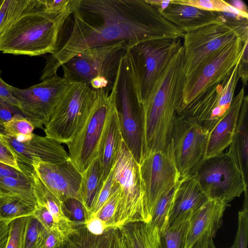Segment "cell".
Wrapping results in <instances>:
<instances>
[{"instance_id":"obj_1","label":"cell","mask_w":248,"mask_h":248,"mask_svg":"<svg viewBox=\"0 0 248 248\" xmlns=\"http://www.w3.org/2000/svg\"><path fill=\"white\" fill-rule=\"evenodd\" d=\"M72 15L69 35L47 57L42 80L91 47L125 41L129 48L148 41L179 39L185 34L145 0H77Z\"/></svg>"},{"instance_id":"obj_2","label":"cell","mask_w":248,"mask_h":248,"mask_svg":"<svg viewBox=\"0 0 248 248\" xmlns=\"http://www.w3.org/2000/svg\"><path fill=\"white\" fill-rule=\"evenodd\" d=\"M182 45L173 54L148 98L143 110L144 156L164 150L171 139L185 80Z\"/></svg>"},{"instance_id":"obj_3","label":"cell","mask_w":248,"mask_h":248,"mask_svg":"<svg viewBox=\"0 0 248 248\" xmlns=\"http://www.w3.org/2000/svg\"><path fill=\"white\" fill-rule=\"evenodd\" d=\"M77 0L67 9L48 13L31 8L0 34V51L39 56L56 51L62 29L74 11Z\"/></svg>"},{"instance_id":"obj_4","label":"cell","mask_w":248,"mask_h":248,"mask_svg":"<svg viewBox=\"0 0 248 248\" xmlns=\"http://www.w3.org/2000/svg\"><path fill=\"white\" fill-rule=\"evenodd\" d=\"M112 90L122 139L140 165L144 156L143 110L127 53L120 61Z\"/></svg>"},{"instance_id":"obj_5","label":"cell","mask_w":248,"mask_h":248,"mask_svg":"<svg viewBox=\"0 0 248 248\" xmlns=\"http://www.w3.org/2000/svg\"><path fill=\"white\" fill-rule=\"evenodd\" d=\"M113 179L118 184L120 190L114 227L121 228L138 221L148 222L139 165L123 139L113 168Z\"/></svg>"},{"instance_id":"obj_6","label":"cell","mask_w":248,"mask_h":248,"mask_svg":"<svg viewBox=\"0 0 248 248\" xmlns=\"http://www.w3.org/2000/svg\"><path fill=\"white\" fill-rule=\"evenodd\" d=\"M128 49L126 42L120 41L85 49L62 65V78L69 84L89 87L92 80L102 77L113 87L120 61Z\"/></svg>"},{"instance_id":"obj_7","label":"cell","mask_w":248,"mask_h":248,"mask_svg":"<svg viewBox=\"0 0 248 248\" xmlns=\"http://www.w3.org/2000/svg\"><path fill=\"white\" fill-rule=\"evenodd\" d=\"M96 91L83 83L70 84L45 125L46 136L69 145L84 124Z\"/></svg>"},{"instance_id":"obj_8","label":"cell","mask_w":248,"mask_h":248,"mask_svg":"<svg viewBox=\"0 0 248 248\" xmlns=\"http://www.w3.org/2000/svg\"><path fill=\"white\" fill-rule=\"evenodd\" d=\"M181 46L180 38L161 39L143 42L128 49L141 104L148 98L171 57Z\"/></svg>"},{"instance_id":"obj_9","label":"cell","mask_w":248,"mask_h":248,"mask_svg":"<svg viewBox=\"0 0 248 248\" xmlns=\"http://www.w3.org/2000/svg\"><path fill=\"white\" fill-rule=\"evenodd\" d=\"M114 104L112 89L97 90L84 124L67 145L69 157L81 173L98 156L100 142Z\"/></svg>"},{"instance_id":"obj_10","label":"cell","mask_w":248,"mask_h":248,"mask_svg":"<svg viewBox=\"0 0 248 248\" xmlns=\"http://www.w3.org/2000/svg\"><path fill=\"white\" fill-rule=\"evenodd\" d=\"M193 176L209 200L227 204L248 190V183L228 152L205 158Z\"/></svg>"},{"instance_id":"obj_11","label":"cell","mask_w":248,"mask_h":248,"mask_svg":"<svg viewBox=\"0 0 248 248\" xmlns=\"http://www.w3.org/2000/svg\"><path fill=\"white\" fill-rule=\"evenodd\" d=\"M243 44L239 38L222 47L186 77L182 102L178 108L187 105L207 89L228 78L240 59Z\"/></svg>"},{"instance_id":"obj_12","label":"cell","mask_w":248,"mask_h":248,"mask_svg":"<svg viewBox=\"0 0 248 248\" xmlns=\"http://www.w3.org/2000/svg\"><path fill=\"white\" fill-rule=\"evenodd\" d=\"M209 134L194 119L182 115L175 116L171 140L180 179L193 176L205 159Z\"/></svg>"},{"instance_id":"obj_13","label":"cell","mask_w":248,"mask_h":248,"mask_svg":"<svg viewBox=\"0 0 248 248\" xmlns=\"http://www.w3.org/2000/svg\"><path fill=\"white\" fill-rule=\"evenodd\" d=\"M148 222L161 195L180 179L174 156L172 141L163 150L146 155L139 165Z\"/></svg>"},{"instance_id":"obj_14","label":"cell","mask_w":248,"mask_h":248,"mask_svg":"<svg viewBox=\"0 0 248 248\" xmlns=\"http://www.w3.org/2000/svg\"><path fill=\"white\" fill-rule=\"evenodd\" d=\"M69 84L56 74L27 89L13 87L12 93L25 117L34 128L42 129Z\"/></svg>"},{"instance_id":"obj_15","label":"cell","mask_w":248,"mask_h":248,"mask_svg":"<svg viewBox=\"0 0 248 248\" xmlns=\"http://www.w3.org/2000/svg\"><path fill=\"white\" fill-rule=\"evenodd\" d=\"M183 38L186 77L211 55L239 37L232 28L218 22L185 33Z\"/></svg>"},{"instance_id":"obj_16","label":"cell","mask_w":248,"mask_h":248,"mask_svg":"<svg viewBox=\"0 0 248 248\" xmlns=\"http://www.w3.org/2000/svg\"><path fill=\"white\" fill-rule=\"evenodd\" d=\"M31 167L40 180L62 202L69 198L81 202V173L70 158L61 164H54L33 158Z\"/></svg>"},{"instance_id":"obj_17","label":"cell","mask_w":248,"mask_h":248,"mask_svg":"<svg viewBox=\"0 0 248 248\" xmlns=\"http://www.w3.org/2000/svg\"><path fill=\"white\" fill-rule=\"evenodd\" d=\"M2 135L20 164L32 168L33 158L54 164H61L70 158L61 143L46 136L33 133L30 139L19 141L13 137Z\"/></svg>"},{"instance_id":"obj_18","label":"cell","mask_w":248,"mask_h":248,"mask_svg":"<svg viewBox=\"0 0 248 248\" xmlns=\"http://www.w3.org/2000/svg\"><path fill=\"white\" fill-rule=\"evenodd\" d=\"M209 200L194 176L181 179L169 212L168 226L189 221Z\"/></svg>"},{"instance_id":"obj_19","label":"cell","mask_w":248,"mask_h":248,"mask_svg":"<svg viewBox=\"0 0 248 248\" xmlns=\"http://www.w3.org/2000/svg\"><path fill=\"white\" fill-rule=\"evenodd\" d=\"M244 96L243 86L229 109L210 131L205 158L222 154L231 143Z\"/></svg>"},{"instance_id":"obj_20","label":"cell","mask_w":248,"mask_h":248,"mask_svg":"<svg viewBox=\"0 0 248 248\" xmlns=\"http://www.w3.org/2000/svg\"><path fill=\"white\" fill-rule=\"evenodd\" d=\"M229 204L217 200H209L190 218L186 248H191L206 231L213 238L220 228L224 211Z\"/></svg>"},{"instance_id":"obj_21","label":"cell","mask_w":248,"mask_h":248,"mask_svg":"<svg viewBox=\"0 0 248 248\" xmlns=\"http://www.w3.org/2000/svg\"><path fill=\"white\" fill-rule=\"evenodd\" d=\"M160 14L184 33L214 23L221 22L218 12L207 11L171 2Z\"/></svg>"},{"instance_id":"obj_22","label":"cell","mask_w":248,"mask_h":248,"mask_svg":"<svg viewBox=\"0 0 248 248\" xmlns=\"http://www.w3.org/2000/svg\"><path fill=\"white\" fill-rule=\"evenodd\" d=\"M122 139L119 116L114 101L105 126L98 150L102 184L114 166Z\"/></svg>"},{"instance_id":"obj_23","label":"cell","mask_w":248,"mask_h":248,"mask_svg":"<svg viewBox=\"0 0 248 248\" xmlns=\"http://www.w3.org/2000/svg\"><path fill=\"white\" fill-rule=\"evenodd\" d=\"M30 173L32 192L36 203L46 207L50 212L59 230L69 237L77 231V226L64 215L62 202L40 180L33 168Z\"/></svg>"},{"instance_id":"obj_24","label":"cell","mask_w":248,"mask_h":248,"mask_svg":"<svg viewBox=\"0 0 248 248\" xmlns=\"http://www.w3.org/2000/svg\"><path fill=\"white\" fill-rule=\"evenodd\" d=\"M63 248H124V239L118 228H109L102 234L94 235L81 225L66 239Z\"/></svg>"},{"instance_id":"obj_25","label":"cell","mask_w":248,"mask_h":248,"mask_svg":"<svg viewBox=\"0 0 248 248\" xmlns=\"http://www.w3.org/2000/svg\"><path fill=\"white\" fill-rule=\"evenodd\" d=\"M233 158L248 183V97L244 96L232 140L228 151Z\"/></svg>"},{"instance_id":"obj_26","label":"cell","mask_w":248,"mask_h":248,"mask_svg":"<svg viewBox=\"0 0 248 248\" xmlns=\"http://www.w3.org/2000/svg\"><path fill=\"white\" fill-rule=\"evenodd\" d=\"M120 229L127 248H161L159 231L150 222H132Z\"/></svg>"},{"instance_id":"obj_27","label":"cell","mask_w":248,"mask_h":248,"mask_svg":"<svg viewBox=\"0 0 248 248\" xmlns=\"http://www.w3.org/2000/svg\"><path fill=\"white\" fill-rule=\"evenodd\" d=\"M80 196L86 211V217L89 216V210L93 202L103 184L101 182L100 162L98 156L81 173Z\"/></svg>"},{"instance_id":"obj_28","label":"cell","mask_w":248,"mask_h":248,"mask_svg":"<svg viewBox=\"0 0 248 248\" xmlns=\"http://www.w3.org/2000/svg\"><path fill=\"white\" fill-rule=\"evenodd\" d=\"M36 205L17 196L0 195V219L11 221L18 217L32 216Z\"/></svg>"},{"instance_id":"obj_29","label":"cell","mask_w":248,"mask_h":248,"mask_svg":"<svg viewBox=\"0 0 248 248\" xmlns=\"http://www.w3.org/2000/svg\"><path fill=\"white\" fill-rule=\"evenodd\" d=\"M181 180L166 190L156 202L151 214L150 223L161 234L168 225L169 212Z\"/></svg>"},{"instance_id":"obj_30","label":"cell","mask_w":248,"mask_h":248,"mask_svg":"<svg viewBox=\"0 0 248 248\" xmlns=\"http://www.w3.org/2000/svg\"><path fill=\"white\" fill-rule=\"evenodd\" d=\"M31 174V173H30ZM15 195L36 205L31 175L23 178L0 177V195Z\"/></svg>"},{"instance_id":"obj_31","label":"cell","mask_w":248,"mask_h":248,"mask_svg":"<svg viewBox=\"0 0 248 248\" xmlns=\"http://www.w3.org/2000/svg\"><path fill=\"white\" fill-rule=\"evenodd\" d=\"M31 0H2L0 5V34L28 9Z\"/></svg>"},{"instance_id":"obj_32","label":"cell","mask_w":248,"mask_h":248,"mask_svg":"<svg viewBox=\"0 0 248 248\" xmlns=\"http://www.w3.org/2000/svg\"><path fill=\"white\" fill-rule=\"evenodd\" d=\"M189 221L170 227L168 225L160 234L161 248H186Z\"/></svg>"},{"instance_id":"obj_33","label":"cell","mask_w":248,"mask_h":248,"mask_svg":"<svg viewBox=\"0 0 248 248\" xmlns=\"http://www.w3.org/2000/svg\"><path fill=\"white\" fill-rule=\"evenodd\" d=\"M218 14L221 22L232 28L243 42L248 40V14L231 5L227 11Z\"/></svg>"},{"instance_id":"obj_34","label":"cell","mask_w":248,"mask_h":248,"mask_svg":"<svg viewBox=\"0 0 248 248\" xmlns=\"http://www.w3.org/2000/svg\"><path fill=\"white\" fill-rule=\"evenodd\" d=\"M46 230L33 216L27 217L23 248H39Z\"/></svg>"},{"instance_id":"obj_35","label":"cell","mask_w":248,"mask_h":248,"mask_svg":"<svg viewBox=\"0 0 248 248\" xmlns=\"http://www.w3.org/2000/svg\"><path fill=\"white\" fill-rule=\"evenodd\" d=\"M245 198L242 210L238 212V227L232 246L233 248H247L248 241V190L244 192Z\"/></svg>"},{"instance_id":"obj_36","label":"cell","mask_w":248,"mask_h":248,"mask_svg":"<svg viewBox=\"0 0 248 248\" xmlns=\"http://www.w3.org/2000/svg\"><path fill=\"white\" fill-rule=\"evenodd\" d=\"M113 184V188L109 197L95 215L105 222L108 228L114 227V217L120 196L118 184L114 180Z\"/></svg>"},{"instance_id":"obj_37","label":"cell","mask_w":248,"mask_h":248,"mask_svg":"<svg viewBox=\"0 0 248 248\" xmlns=\"http://www.w3.org/2000/svg\"><path fill=\"white\" fill-rule=\"evenodd\" d=\"M34 126L24 116L15 118L2 124V134L16 138L32 133Z\"/></svg>"},{"instance_id":"obj_38","label":"cell","mask_w":248,"mask_h":248,"mask_svg":"<svg viewBox=\"0 0 248 248\" xmlns=\"http://www.w3.org/2000/svg\"><path fill=\"white\" fill-rule=\"evenodd\" d=\"M27 217H18L10 222L9 236L5 248H23Z\"/></svg>"},{"instance_id":"obj_39","label":"cell","mask_w":248,"mask_h":248,"mask_svg":"<svg viewBox=\"0 0 248 248\" xmlns=\"http://www.w3.org/2000/svg\"><path fill=\"white\" fill-rule=\"evenodd\" d=\"M64 215L77 226L83 225L86 217V211L83 203L74 198H69L62 202Z\"/></svg>"},{"instance_id":"obj_40","label":"cell","mask_w":248,"mask_h":248,"mask_svg":"<svg viewBox=\"0 0 248 248\" xmlns=\"http://www.w3.org/2000/svg\"><path fill=\"white\" fill-rule=\"evenodd\" d=\"M173 3L184 4L211 12H226L231 4L223 0H171Z\"/></svg>"},{"instance_id":"obj_41","label":"cell","mask_w":248,"mask_h":248,"mask_svg":"<svg viewBox=\"0 0 248 248\" xmlns=\"http://www.w3.org/2000/svg\"><path fill=\"white\" fill-rule=\"evenodd\" d=\"M113 185L112 168L93 202L89 210V217L91 215H95L104 205L111 193Z\"/></svg>"},{"instance_id":"obj_42","label":"cell","mask_w":248,"mask_h":248,"mask_svg":"<svg viewBox=\"0 0 248 248\" xmlns=\"http://www.w3.org/2000/svg\"><path fill=\"white\" fill-rule=\"evenodd\" d=\"M74 0H31V8L48 13L62 11L70 7Z\"/></svg>"},{"instance_id":"obj_43","label":"cell","mask_w":248,"mask_h":248,"mask_svg":"<svg viewBox=\"0 0 248 248\" xmlns=\"http://www.w3.org/2000/svg\"><path fill=\"white\" fill-rule=\"evenodd\" d=\"M68 238L59 230H46L39 248H63Z\"/></svg>"},{"instance_id":"obj_44","label":"cell","mask_w":248,"mask_h":248,"mask_svg":"<svg viewBox=\"0 0 248 248\" xmlns=\"http://www.w3.org/2000/svg\"><path fill=\"white\" fill-rule=\"evenodd\" d=\"M0 161L20 171L25 170L26 168V166L19 165L15 154L1 133H0Z\"/></svg>"},{"instance_id":"obj_45","label":"cell","mask_w":248,"mask_h":248,"mask_svg":"<svg viewBox=\"0 0 248 248\" xmlns=\"http://www.w3.org/2000/svg\"><path fill=\"white\" fill-rule=\"evenodd\" d=\"M32 216L46 230H59L60 231L54 221L53 216L46 207L36 204Z\"/></svg>"},{"instance_id":"obj_46","label":"cell","mask_w":248,"mask_h":248,"mask_svg":"<svg viewBox=\"0 0 248 248\" xmlns=\"http://www.w3.org/2000/svg\"><path fill=\"white\" fill-rule=\"evenodd\" d=\"M22 116H24L18 108L0 98V126L1 129L3 123Z\"/></svg>"},{"instance_id":"obj_47","label":"cell","mask_w":248,"mask_h":248,"mask_svg":"<svg viewBox=\"0 0 248 248\" xmlns=\"http://www.w3.org/2000/svg\"><path fill=\"white\" fill-rule=\"evenodd\" d=\"M84 226L91 233L102 234L108 228L105 222L95 215H91L84 221Z\"/></svg>"},{"instance_id":"obj_48","label":"cell","mask_w":248,"mask_h":248,"mask_svg":"<svg viewBox=\"0 0 248 248\" xmlns=\"http://www.w3.org/2000/svg\"><path fill=\"white\" fill-rule=\"evenodd\" d=\"M1 73L0 70V98L20 109V103L12 93L13 86L8 84L2 79Z\"/></svg>"},{"instance_id":"obj_49","label":"cell","mask_w":248,"mask_h":248,"mask_svg":"<svg viewBox=\"0 0 248 248\" xmlns=\"http://www.w3.org/2000/svg\"><path fill=\"white\" fill-rule=\"evenodd\" d=\"M248 40L244 42L242 53L238 65V72L243 83V86L247 85L248 78Z\"/></svg>"},{"instance_id":"obj_50","label":"cell","mask_w":248,"mask_h":248,"mask_svg":"<svg viewBox=\"0 0 248 248\" xmlns=\"http://www.w3.org/2000/svg\"><path fill=\"white\" fill-rule=\"evenodd\" d=\"M32 169V168L27 166L25 170L20 171L0 161V177H26L31 175L30 172Z\"/></svg>"},{"instance_id":"obj_51","label":"cell","mask_w":248,"mask_h":248,"mask_svg":"<svg viewBox=\"0 0 248 248\" xmlns=\"http://www.w3.org/2000/svg\"><path fill=\"white\" fill-rule=\"evenodd\" d=\"M10 221L0 219V248H5L7 243Z\"/></svg>"},{"instance_id":"obj_52","label":"cell","mask_w":248,"mask_h":248,"mask_svg":"<svg viewBox=\"0 0 248 248\" xmlns=\"http://www.w3.org/2000/svg\"><path fill=\"white\" fill-rule=\"evenodd\" d=\"M210 237L209 232H205L191 248H207Z\"/></svg>"},{"instance_id":"obj_53","label":"cell","mask_w":248,"mask_h":248,"mask_svg":"<svg viewBox=\"0 0 248 248\" xmlns=\"http://www.w3.org/2000/svg\"><path fill=\"white\" fill-rule=\"evenodd\" d=\"M171 0H145V1L155 7L160 13L171 2Z\"/></svg>"},{"instance_id":"obj_54","label":"cell","mask_w":248,"mask_h":248,"mask_svg":"<svg viewBox=\"0 0 248 248\" xmlns=\"http://www.w3.org/2000/svg\"><path fill=\"white\" fill-rule=\"evenodd\" d=\"M230 4L238 10L248 14L247 7L242 1L238 0H232Z\"/></svg>"},{"instance_id":"obj_55","label":"cell","mask_w":248,"mask_h":248,"mask_svg":"<svg viewBox=\"0 0 248 248\" xmlns=\"http://www.w3.org/2000/svg\"><path fill=\"white\" fill-rule=\"evenodd\" d=\"M207 248H217L216 247V246H215V244L213 242V239L212 237H210V238L209 239ZM233 248V247L231 246L229 248Z\"/></svg>"},{"instance_id":"obj_56","label":"cell","mask_w":248,"mask_h":248,"mask_svg":"<svg viewBox=\"0 0 248 248\" xmlns=\"http://www.w3.org/2000/svg\"><path fill=\"white\" fill-rule=\"evenodd\" d=\"M123 238H124V237H123ZM124 248H127L126 246V245H125V244L124 239Z\"/></svg>"},{"instance_id":"obj_57","label":"cell","mask_w":248,"mask_h":248,"mask_svg":"<svg viewBox=\"0 0 248 248\" xmlns=\"http://www.w3.org/2000/svg\"><path fill=\"white\" fill-rule=\"evenodd\" d=\"M2 0H0V5L1 2H2Z\"/></svg>"}]
</instances>
